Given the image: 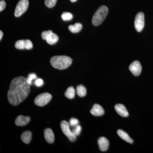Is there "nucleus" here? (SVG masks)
<instances>
[{
  "mask_svg": "<svg viewBox=\"0 0 153 153\" xmlns=\"http://www.w3.org/2000/svg\"><path fill=\"white\" fill-rule=\"evenodd\" d=\"M30 91V85L27 78L17 76L12 80L8 91V99L10 104L17 105L27 97Z\"/></svg>",
  "mask_w": 153,
  "mask_h": 153,
  "instance_id": "1",
  "label": "nucleus"
},
{
  "mask_svg": "<svg viewBox=\"0 0 153 153\" xmlns=\"http://www.w3.org/2000/svg\"><path fill=\"white\" fill-rule=\"evenodd\" d=\"M72 63V59L70 57L64 55L55 56L50 59V63L56 69H66L68 68Z\"/></svg>",
  "mask_w": 153,
  "mask_h": 153,
  "instance_id": "2",
  "label": "nucleus"
},
{
  "mask_svg": "<svg viewBox=\"0 0 153 153\" xmlns=\"http://www.w3.org/2000/svg\"><path fill=\"white\" fill-rule=\"evenodd\" d=\"M108 12V9L106 6L100 7L94 15L92 19L93 25L95 26L101 25L107 16Z\"/></svg>",
  "mask_w": 153,
  "mask_h": 153,
  "instance_id": "3",
  "label": "nucleus"
},
{
  "mask_svg": "<svg viewBox=\"0 0 153 153\" xmlns=\"http://www.w3.org/2000/svg\"><path fill=\"white\" fill-rule=\"evenodd\" d=\"M60 127L63 133L68 138L71 142H74L76 140V136L73 134L70 128L69 124L66 121L63 120L60 123Z\"/></svg>",
  "mask_w": 153,
  "mask_h": 153,
  "instance_id": "4",
  "label": "nucleus"
},
{
  "mask_svg": "<svg viewBox=\"0 0 153 153\" xmlns=\"http://www.w3.org/2000/svg\"><path fill=\"white\" fill-rule=\"evenodd\" d=\"M52 97V95L49 93L41 94L36 97L34 100V102L36 105L41 107L44 106L50 101Z\"/></svg>",
  "mask_w": 153,
  "mask_h": 153,
  "instance_id": "5",
  "label": "nucleus"
},
{
  "mask_svg": "<svg viewBox=\"0 0 153 153\" xmlns=\"http://www.w3.org/2000/svg\"><path fill=\"white\" fill-rule=\"evenodd\" d=\"M29 5L28 0H20L17 4L15 11V16L16 17L21 16L27 10Z\"/></svg>",
  "mask_w": 153,
  "mask_h": 153,
  "instance_id": "6",
  "label": "nucleus"
},
{
  "mask_svg": "<svg viewBox=\"0 0 153 153\" xmlns=\"http://www.w3.org/2000/svg\"><path fill=\"white\" fill-rule=\"evenodd\" d=\"M41 37L43 39L46 40L47 43L50 45L56 44L59 39L57 35L53 33L51 30L44 31L41 34Z\"/></svg>",
  "mask_w": 153,
  "mask_h": 153,
  "instance_id": "7",
  "label": "nucleus"
},
{
  "mask_svg": "<svg viewBox=\"0 0 153 153\" xmlns=\"http://www.w3.org/2000/svg\"><path fill=\"white\" fill-rule=\"evenodd\" d=\"M145 25L144 15L143 12L137 14L134 21V27L137 32H140Z\"/></svg>",
  "mask_w": 153,
  "mask_h": 153,
  "instance_id": "8",
  "label": "nucleus"
},
{
  "mask_svg": "<svg viewBox=\"0 0 153 153\" xmlns=\"http://www.w3.org/2000/svg\"><path fill=\"white\" fill-rule=\"evenodd\" d=\"M15 47L19 49H30L33 47V44L29 40H19L16 42Z\"/></svg>",
  "mask_w": 153,
  "mask_h": 153,
  "instance_id": "9",
  "label": "nucleus"
},
{
  "mask_svg": "<svg viewBox=\"0 0 153 153\" xmlns=\"http://www.w3.org/2000/svg\"><path fill=\"white\" fill-rule=\"evenodd\" d=\"M129 69L133 74L135 76H139L141 72L142 67L139 61H134L129 66Z\"/></svg>",
  "mask_w": 153,
  "mask_h": 153,
  "instance_id": "10",
  "label": "nucleus"
},
{
  "mask_svg": "<svg viewBox=\"0 0 153 153\" xmlns=\"http://www.w3.org/2000/svg\"><path fill=\"white\" fill-rule=\"evenodd\" d=\"M98 144L100 150L102 152L106 151L109 148V141L105 137H101L99 138Z\"/></svg>",
  "mask_w": 153,
  "mask_h": 153,
  "instance_id": "11",
  "label": "nucleus"
},
{
  "mask_svg": "<svg viewBox=\"0 0 153 153\" xmlns=\"http://www.w3.org/2000/svg\"><path fill=\"white\" fill-rule=\"evenodd\" d=\"M104 110L103 108L98 104H95L90 110L91 114L95 116H101L104 114Z\"/></svg>",
  "mask_w": 153,
  "mask_h": 153,
  "instance_id": "12",
  "label": "nucleus"
},
{
  "mask_svg": "<svg viewBox=\"0 0 153 153\" xmlns=\"http://www.w3.org/2000/svg\"><path fill=\"white\" fill-rule=\"evenodd\" d=\"M115 109L117 112L121 116L124 117H128V113L126 107L122 104H117L115 105Z\"/></svg>",
  "mask_w": 153,
  "mask_h": 153,
  "instance_id": "13",
  "label": "nucleus"
},
{
  "mask_svg": "<svg viewBox=\"0 0 153 153\" xmlns=\"http://www.w3.org/2000/svg\"><path fill=\"white\" fill-rule=\"evenodd\" d=\"M30 120L29 116L19 115L15 120V124L18 126H25L30 122Z\"/></svg>",
  "mask_w": 153,
  "mask_h": 153,
  "instance_id": "14",
  "label": "nucleus"
},
{
  "mask_svg": "<svg viewBox=\"0 0 153 153\" xmlns=\"http://www.w3.org/2000/svg\"><path fill=\"white\" fill-rule=\"evenodd\" d=\"M45 140L49 143H52L55 140V135L51 129L46 128L44 131Z\"/></svg>",
  "mask_w": 153,
  "mask_h": 153,
  "instance_id": "15",
  "label": "nucleus"
},
{
  "mask_svg": "<svg viewBox=\"0 0 153 153\" xmlns=\"http://www.w3.org/2000/svg\"><path fill=\"white\" fill-rule=\"evenodd\" d=\"M117 133L121 138L126 141L127 142L131 144L133 143V140L128 135L126 132L123 131L122 130H118L117 131Z\"/></svg>",
  "mask_w": 153,
  "mask_h": 153,
  "instance_id": "16",
  "label": "nucleus"
},
{
  "mask_svg": "<svg viewBox=\"0 0 153 153\" xmlns=\"http://www.w3.org/2000/svg\"><path fill=\"white\" fill-rule=\"evenodd\" d=\"M32 138V132L29 131L24 132L21 135V139L23 142L26 144H29L31 141Z\"/></svg>",
  "mask_w": 153,
  "mask_h": 153,
  "instance_id": "17",
  "label": "nucleus"
},
{
  "mask_svg": "<svg viewBox=\"0 0 153 153\" xmlns=\"http://www.w3.org/2000/svg\"><path fill=\"white\" fill-rule=\"evenodd\" d=\"M82 28V25L80 23H76L74 25L68 26V30L72 33H77L79 32Z\"/></svg>",
  "mask_w": 153,
  "mask_h": 153,
  "instance_id": "18",
  "label": "nucleus"
},
{
  "mask_svg": "<svg viewBox=\"0 0 153 153\" xmlns=\"http://www.w3.org/2000/svg\"><path fill=\"white\" fill-rule=\"evenodd\" d=\"M76 92L79 97H83L86 94V89L83 85H79L76 88Z\"/></svg>",
  "mask_w": 153,
  "mask_h": 153,
  "instance_id": "19",
  "label": "nucleus"
},
{
  "mask_svg": "<svg viewBox=\"0 0 153 153\" xmlns=\"http://www.w3.org/2000/svg\"><path fill=\"white\" fill-rule=\"evenodd\" d=\"M66 97L69 99H73L75 96V90L72 86L69 87L66 89L64 94Z\"/></svg>",
  "mask_w": 153,
  "mask_h": 153,
  "instance_id": "20",
  "label": "nucleus"
},
{
  "mask_svg": "<svg viewBox=\"0 0 153 153\" xmlns=\"http://www.w3.org/2000/svg\"><path fill=\"white\" fill-rule=\"evenodd\" d=\"M61 18L64 21H70L73 18V15L71 13L64 12L61 15Z\"/></svg>",
  "mask_w": 153,
  "mask_h": 153,
  "instance_id": "21",
  "label": "nucleus"
},
{
  "mask_svg": "<svg viewBox=\"0 0 153 153\" xmlns=\"http://www.w3.org/2000/svg\"><path fill=\"white\" fill-rule=\"evenodd\" d=\"M57 0H45V5L48 8H52L55 6Z\"/></svg>",
  "mask_w": 153,
  "mask_h": 153,
  "instance_id": "22",
  "label": "nucleus"
},
{
  "mask_svg": "<svg viewBox=\"0 0 153 153\" xmlns=\"http://www.w3.org/2000/svg\"><path fill=\"white\" fill-rule=\"evenodd\" d=\"M81 127L80 126L77 125L76 126L74 127V128L72 130V132L73 134L75 135L76 136L79 135L80 132H81Z\"/></svg>",
  "mask_w": 153,
  "mask_h": 153,
  "instance_id": "23",
  "label": "nucleus"
},
{
  "mask_svg": "<svg viewBox=\"0 0 153 153\" xmlns=\"http://www.w3.org/2000/svg\"><path fill=\"white\" fill-rule=\"evenodd\" d=\"M78 123H79V121H78V120L76 118H74L71 119L69 120V123H68L69 126L72 127H74L78 125Z\"/></svg>",
  "mask_w": 153,
  "mask_h": 153,
  "instance_id": "24",
  "label": "nucleus"
},
{
  "mask_svg": "<svg viewBox=\"0 0 153 153\" xmlns=\"http://www.w3.org/2000/svg\"><path fill=\"white\" fill-rule=\"evenodd\" d=\"M36 78H37V76L36 74L31 73L28 75L27 78V81L28 83L30 85L32 84V82L33 79H36Z\"/></svg>",
  "mask_w": 153,
  "mask_h": 153,
  "instance_id": "25",
  "label": "nucleus"
},
{
  "mask_svg": "<svg viewBox=\"0 0 153 153\" xmlns=\"http://www.w3.org/2000/svg\"><path fill=\"white\" fill-rule=\"evenodd\" d=\"M35 84L38 87H41L44 84V81L41 78H38L36 79Z\"/></svg>",
  "mask_w": 153,
  "mask_h": 153,
  "instance_id": "26",
  "label": "nucleus"
},
{
  "mask_svg": "<svg viewBox=\"0 0 153 153\" xmlns=\"http://www.w3.org/2000/svg\"><path fill=\"white\" fill-rule=\"evenodd\" d=\"M6 3L4 0H1L0 1V12H1L5 9Z\"/></svg>",
  "mask_w": 153,
  "mask_h": 153,
  "instance_id": "27",
  "label": "nucleus"
},
{
  "mask_svg": "<svg viewBox=\"0 0 153 153\" xmlns=\"http://www.w3.org/2000/svg\"><path fill=\"white\" fill-rule=\"evenodd\" d=\"M3 36V33L2 31H0V40H1Z\"/></svg>",
  "mask_w": 153,
  "mask_h": 153,
  "instance_id": "28",
  "label": "nucleus"
},
{
  "mask_svg": "<svg viewBox=\"0 0 153 153\" xmlns=\"http://www.w3.org/2000/svg\"><path fill=\"white\" fill-rule=\"evenodd\" d=\"M70 1H71V2H75V1H76L77 0H70Z\"/></svg>",
  "mask_w": 153,
  "mask_h": 153,
  "instance_id": "29",
  "label": "nucleus"
}]
</instances>
